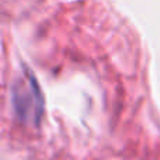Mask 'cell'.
<instances>
[{
  "instance_id": "1",
  "label": "cell",
  "mask_w": 160,
  "mask_h": 160,
  "mask_svg": "<svg viewBox=\"0 0 160 160\" xmlns=\"http://www.w3.org/2000/svg\"><path fill=\"white\" fill-rule=\"evenodd\" d=\"M13 102L17 116L26 123H37L42 115V97L31 75L20 78L14 85Z\"/></svg>"
}]
</instances>
